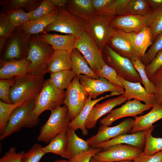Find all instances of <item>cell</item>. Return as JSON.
<instances>
[{"instance_id": "cell-1", "label": "cell", "mask_w": 162, "mask_h": 162, "mask_svg": "<svg viewBox=\"0 0 162 162\" xmlns=\"http://www.w3.org/2000/svg\"><path fill=\"white\" fill-rule=\"evenodd\" d=\"M46 80L44 76L27 74L12 79L10 93L11 104L26 103L34 100Z\"/></svg>"}, {"instance_id": "cell-2", "label": "cell", "mask_w": 162, "mask_h": 162, "mask_svg": "<svg viewBox=\"0 0 162 162\" xmlns=\"http://www.w3.org/2000/svg\"><path fill=\"white\" fill-rule=\"evenodd\" d=\"M39 34L30 35L29 48L26 59L31 62L27 74L44 76L47 73L49 63L54 52Z\"/></svg>"}, {"instance_id": "cell-3", "label": "cell", "mask_w": 162, "mask_h": 162, "mask_svg": "<svg viewBox=\"0 0 162 162\" xmlns=\"http://www.w3.org/2000/svg\"><path fill=\"white\" fill-rule=\"evenodd\" d=\"M35 106V100L24 103L16 108L12 113L5 130L0 135L2 140L22 128H32L39 122L38 117L33 113Z\"/></svg>"}, {"instance_id": "cell-4", "label": "cell", "mask_w": 162, "mask_h": 162, "mask_svg": "<svg viewBox=\"0 0 162 162\" xmlns=\"http://www.w3.org/2000/svg\"><path fill=\"white\" fill-rule=\"evenodd\" d=\"M70 120L66 106L52 110L48 119L40 129L37 141L49 143L58 134L67 131Z\"/></svg>"}, {"instance_id": "cell-5", "label": "cell", "mask_w": 162, "mask_h": 162, "mask_svg": "<svg viewBox=\"0 0 162 162\" xmlns=\"http://www.w3.org/2000/svg\"><path fill=\"white\" fill-rule=\"evenodd\" d=\"M51 31L73 34L79 37L87 31V22L71 14L65 8H59L55 20L44 28L41 34Z\"/></svg>"}, {"instance_id": "cell-6", "label": "cell", "mask_w": 162, "mask_h": 162, "mask_svg": "<svg viewBox=\"0 0 162 162\" xmlns=\"http://www.w3.org/2000/svg\"><path fill=\"white\" fill-rule=\"evenodd\" d=\"M66 91L57 88L50 79L46 80L41 91L35 99L34 115L38 117L46 110L50 111L64 104Z\"/></svg>"}, {"instance_id": "cell-7", "label": "cell", "mask_w": 162, "mask_h": 162, "mask_svg": "<svg viewBox=\"0 0 162 162\" xmlns=\"http://www.w3.org/2000/svg\"><path fill=\"white\" fill-rule=\"evenodd\" d=\"M30 35L20 27L16 28L13 33L7 38L1 53L2 54L1 59L8 61L26 58L29 48Z\"/></svg>"}, {"instance_id": "cell-8", "label": "cell", "mask_w": 162, "mask_h": 162, "mask_svg": "<svg viewBox=\"0 0 162 162\" xmlns=\"http://www.w3.org/2000/svg\"><path fill=\"white\" fill-rule=\"evenodd\" d=\"M102 52L105 63L119 76L129 82L141 83L140 76L131 60L116 53L107 44Z\"/></svg>"}, {"instance_id": "cell-9", "label": "cell", "mask_w": 162, "mask_h": 162, "mask_svg": "<svg viewBox=\"0 0 162 162\" xmlns=\"http://www.w3.org/2000/svg\"><path fill=\"white\" fill-rule=\"evenodd\" d=\"M64 104L67 107L71 121L74 119L85 106L88 96L76 75L66 89Z\"/></svg>"}, {"instance_id": "cell-10", "label": "cell", "mask_w": 162, "mask_h": 162, "mask_svg": "<svg viewBox=\"0 0 162 162\" xmlns=\"http://www.w3.org/2000/svg\"><path fill=\"white\" fill-rule=\"evenodd\" d=\"M75 48L80 51L95 72L105 64L102 51L87 31L77 37Z\"/></svg>"}, {"instance_id": "cell-11", "label": "cell", "mask_w": 162, "mask_h": 162, "mask_svg": "<svg viewBox=\"0 0 162 162\" xmlns=\"http://www.w3.org/2000/svg\"><path fill=\"white\" fill-rule=\"evenodd\" d=\"M144 149L132 146L118 144L111 146L98 152L93 157L102 162L132 161L143 152Z\"/></svg>"}, {"instance_id": "cell-12", "label": "cell", "mask_w": 162, "mask_h": 162, "mask_svg": "<svg viewBox=\"0 0 162 162\" xmlns=\"http://www.w3.org/2000/svg\"><path fill=\"white\" fill-rule=\"evenodd\" d=\"M153 105H147L140 101L134 100H128L118 108L112 110L100 120L101 125L109 126L122 118L133 117L134 118L143 112L152 108Z\"/></svg>"}, {"instance_id": "cell-13", "label": "cell", "mask_w": 162, "mask_h": 162, "mask_svg": "<svg viewBox=\"0 0 162 162\" xmlns=\"http://www.w3.org/2000/svg\"><path fill=\"white\" fill-rule=\"evenodd\" d=\"M134 123V119L128 118L113 127L101 125L97 133L86 140L91 146L130 132Z\"/></svg>"}, {"instance_id": "cell-14", "label": "cell", "mask_w": 162, "mask_h": 162, "mask_svg": "<svg viewBox=\"0 0 162 162\" xmlns=\"http://www.w3.org/2000/svg\"><path fill=\"white\" fill-rule=\"evenodd\" d=\"M79 79L86 94L92 99H96L100 95L107 92H117L123 94L124 92V88L114 85L102 77L92 79L82 74L80 75Z\"/></svg>"}, {"instance_id": "cell-15", "label": "cell", "mask_w": 162, "mask_h": 162, "mask_svg": "<svg viewBox=\"0 0 162 162\" xmlns=\"http://www.w3.org/2000/svg\"><path fill=\"white\" fill-rule=\"evenodd\" d=\"M110 20L94 15L87 22V32L102 51L107 44L112 27Z\"/></svg>"}, {"instance_id": "cell-16", "label": "cell", "mask_w": 162, "mask_h": 162, "mask_svg": "<svg viewBox=\"0 0 162 162\" xmlns=\"http://www.w3.org/2000/svg\"><path fill=\"white\" fill-rule=\"evenodd\" d=\"M112 28L126 33H137L149 26V15L125 14L116 15L110 21Z\"/></svg>"}, {"instance_id": "cell-17", "label": "cell", "mask_w": 162, "mask_h": 162, "mask_svg": "<svg viewBox=\"0 0 162 162\" xmlns=\"http://www.w3.org/2000/svg\"><path fill=\"white\" fill-rule=\"evenodd\" d=\"M107 44L116 53L131 61L141 58L131 42L118 29L112 28Z\"/></svg>"}, {"instance_id": "cell-18", "label": "cell", "mask_w": 162, "mask_h": 162, "mask_svg": "<svg viewBox=\"0 0 162 162\" xmlns=\"http://www.w3.org/2000/svg\"><path fill=\"white\" fill-rule=\"evenodd\" d=\"M128 100V99L122 94L117 97L108 99L102 103H97L92 108L86 121V128L88 129L94 128L101 117L109 113L115 107Z\"/></svg>"}, {"instance_id": "cell-19", "label": "cell", "mask_w": 162, "mask_h": 162, "mask_svg": "<svg viewBox=\"0 0 162 162\" xmlns=\"http://www.w3.org/2000/svg\"><path fill=\"white\" fill-rule=\"evenodd\" d=\"M119 78L124 86V92L123 94L129 100L133 99L142 101L147 105L154 106L156 103L154 94L148 93L141 85L140 82H129L119 76Z\"/></svg>"}, {"instance_id": "cell-20", "label": "cell", "mask_w": 162, "mask_h": 162, "mask_svg": "<svg viewBox=\"0 0 162 162\" xmlns=\"http://www.w3.org/2000/svg\"><path fill=\"white\" fill-rule=\"evenodd\" d=\"M145 131H139L131 134H124L108 140L99 143L92 146L104 150L118 144H127L143 148L146 142Z\"/></svg>"}, {"instance_id": "cell-21", "label": "cell", "mask_w": 162, "mask_h": 162, "mask_svg": "<svg viewBox=\"0 0 162 162\" xmlns=\"http://www.w3.org/2000/svg\"><path fill=\"white\" fill-rule=\"evenodd\" d=\"M31 63L26 58L8 61L0 59V79H10L26 74Z\"/></svg>"}, {"instance_id": "cell-22", "label": "cell", "mask_w": 162, "mask_h": 162, "mask_svg": "<svg viewBox=\"0 0 162 162\" xmlns=\"http://www.w3.org/2000/svg\"><path fill=\"white\" fill-rule=\"evenodd\" d=\"M122 94L117 92H112L109 94L102 96L99 98L92 100L88 97L86 103L83 109L79 115L74 120L70 121L69 128L75 130L80 129L81 130L82 134L86 136L88 134V131L85 125L86 121L92 107L97 103L107 98L115 95Z\"/></svg>"}, {"instance_id": "cell-23", "label": "cell", "mask_w": 162, "mask_h": 162, "mask_svg": "<svg viewBox=\"0 0 162 162\" xmlns=\"http://www.w3.org/2000/svg\"><path fill=\"white\" fill-rule=\"evenodd\" d=\"M40 35L54 50L65 51L70 53L75 48L77 38L76 36L71 34L60 35L47 33Z\"/></svg>"}, {"instance_id": "cell-24", "label": "cell", "mask_w": 162, "mask_h": 162, "mask_svg": "<svg viewBox=\"0 0 162 162\" xmlns=\"http://www.w3.org/2000/svg\"><path fill=\"white\" fill-rule=\"evenodd\" d=\"M120 30L131 42L141 57L146 53L148 47L153 43L151 32L148 27H145L137 33H126Z\"/></svg>"}, {"instance_id": "cell-25", "label": "cell", "mask_w": 162, "mask_h": 162, "mask_svg": "<svg viewBox=\"0 0 162 162\" xmlns=\"http://www.w3.org/2000/svg\"><path fill=\"white\" fill-rule=\"evenodd\" d=\"M152 10L146 0H122L116 9V15H148Z\"/></svg>"}, {"instance_id": "cell-26", "label": "cell", "mask_w": 162, "mask_h": 162, "mask_svg": "<svg viewBox=\"0 0 162 162\" xmlns=\"http://www.w3.org/2000/svg\"><path fill=\"white\" fill-rule=\"evenodd\" d=\"M147 113L137 116L130 131L131 134L139 131H145L153 127V124L162 119V106L156 103Z\"/></svg>"}, {"instance_id": "cell-27", "label": "cell", "mask_w": 162, "mask_h": 162, "mask_svg": "<svg viewBox=\"0 0 162 162\" xmlns=\"http://www.w3.org/2000/svg\"><path fill=\"white\" fill-rule=\"evenodd\" d=\"M65 8L71 14L86 22L95 15L92 0H68Z\"/></svg>"}, {"instance_id": "cell-28", "label": "cell", "mask_w": 162, "mask_h": 162, "mask_svg": "<svg viewBox=\"0 0 162 162\" xmlns=\"http://www.w3.org/2000/svg\"><path fill=\"white\" fill-rule=\"evenodd\" d=\"M72 68L69 52L65 51L55 50L49 63L47 72L51 74L60 71L71 70Z\"/></svg>"}, {"instance_id": "cell-29", "label": "cell", "mask_w": 162, "mask_h": 162, "mask_svg": "<svg viewBox=\"0 0 162 162\" xmlns=\"http://www.w3.org/2000/svg\"><path fill=\"white\" fill-rule=\"evenodd\" d=\"M72 61V70L80 77L83 74L92 79H98L99 76L90 68L84 57L78 49L75 48L70 53Z\"/></svg>"}, {"instance_id": "cell-30", "label": "cell", "mask_w": 162, "mask_h": 162, "mask_svg": "<svg viewBox=\"0 0 162 162\" xmlns=\"http://www.w3.org/2000/svg\"><path fill=\"white\" fill-rule=\"evenodd\" d=\"M67 132L58 134L50 140L46 146L43 147V150L45 154L52 153L68 159L70 158L68 151Z\"/></svg>"}, {"instance_id": "cell-31", "label": "cell", "mask_w": 162, "mask_h": 162, "mask_svg": "<svg viewBox=\"0 0 162 162\" xmlns=\"http://www.w3.org/2000/svg\"><path fill=\"white\" fill-rule=\"evenodd\" d=\"M58 8L51 13L36 19L31 20L20 27L30 35L42 33L47 26L55 19Z\"/></svg>"}, {"instance_id": "cell-32", "label": "cell", "mask_w": 162, "mask_h": 162, "mask_svg": "<svg viewBox=\"0 0 162 162\" xmlns=\"http://www.w3.org/2000/svg\"><path fill=\"white\" fill-rule=\"evenodd\" d=\"M118 0H92L95 15L111 20L116 15Z\"/></svg>"}, {"instance_id": "cell-33", "label": "cell", "mask_w": 162, "mask_h": 162, "mask_svg": "<svg viewBox=\"0 0 162 162\" xmlns=\"http://www.w3.org/2000/svg\"><path fill=\"white\" fill-rule=\"evenodd\" d=\"M75 131L69 128L67 132L68 139V151L70 158L88 150L91 147L87 141L79 137Z\"/></svg>"}, {"instance_id": "cell-34", "label": "cell", "mask_w": 162, "mask_h": 162, "mask_svg": "<svg viewBox=\"0 0 162 162\" xmlns=\"http://www.w3.org/2000/svg\"><path fill=\"white\" fill-rule=\"evenodd\" d=\"M41 0H1V11L6 13L17 8H21L27 13L36 9L40 4Z\"/></svg>"}, {"instance_id": "cell-35", "label": "cell", "mask_w": 162, "mask_h": 162, "mask_svg": "<svg viewBox=\"0 0 162 162\" xmlns=\"http://www.w3.org/2000/svg\"><path fill=\"white\" fill-rule=\"evenodd\" d=\"M76 75L71 70H63L50 74V79L59 89H67Z\"/></svg>"}, {"instance_id": "cell-36", "label": "cell", "mask_w": 162, "mask_h": 162, "mask_svg": "<svg viewBox=\"0 0 162 162\" xmlns=\"http://www.w3.org/2000/svg\"><path fill=\"white\" fill-rule=\"evenodd\" d=\"M154 126L145 130L146 142L143 153L148 155H153L162 151V138H157L151 134Z\"/></svg>"}, {"instance_id": "cell-37", "label": "cell", "mask_w": 162, "mask_h": 162, "mask_svg": "<svg viewBox=\"0 0 162 162\" xmlns=\"http://www.w3.org/2000/svg\"><path fill=\"white\" fill-rule=\"evenodd\" d=\"M154 42L162 32V8L152 10L149 15V26Z\"/></svg>"}, {"instance_id": "cell-38", "label": "cell", "mask_w": 162, "mask_h": 162, "mask_svg": "<svg viewBox=\"0 0 162 162\" xmlns=\"http://www.w3.org/2000/svg\"><path fill=\"white\" fill-rule=\"evenodd\" d=\"M24 103L16 104L6 103L0 100V133H4L10 116L14 110Z\"/></svg>"}, {"instance_id": "cell-39", "label": "cell", "mask_w": 162, "mask_h": 162, "mask_svg": "<svg viewBox=\"0 0 162 162\" xmlns=\"http://www.w3.org/2000/svg\"><path fill=\"white\" fill-rule=\"evenodd\" d=\"M131 62L140 76L141 83L146 91L150 94H154L155 88L147 75L145 70L146 66L142 62L140 59L132 60Z\"/></svg>"}, {"instance_id": "cell-40", "label": "cell", "mask_w": 162, "mask_h": 162, "mask_svg": "<svg viewBox=\"0 0 162 162\" xmlns=\"http://www.w3.org/2000/svg\"><path fill=\"white\" fill-rule=\"evenodd\" d=\"M6 13L9 21L16 28L31 21L27 12L21 8L11 10Z\"/></svg>"}, {"instance_id": "cell-41", "label": "cell", "mask_w": 162, "mask_h": 162, "mask_svg": "<svg viewBox=\"0 0 162 162\" xmlns=\"http://www.w3.org/2000/svg\"><path fill=\"white\" fill-rule=\"evenodd\" d=\"M57 8L52 4L51 0H44L36 9L27 14L30 20H33L51 13Z\"/></svg>"}, {"instance_id": "cell-42", "label": "cell", "mask_w": 162, "mask_h": 162, "mask_svg": "<svg viewBox=\"0 0 162 162\" xmlns=\"http://www.w3.org/2000/svg\"><path fill=\"white\" fill-rule=\"evenodd\" d=\"M95 73L99 77L104 78L112 84L124 88V86L120 80L116 72L106 63L101 69Z\"/></svg>"}, {"instance_id": "cell-43", "label": "cell", "mask_w": 162, "mask_h": 162, "mask_svg": "<svg viewBox=\"0 0 162 162\" xmlns=\"http://www.w3.org/2000/svg\"><path fill=\"white\" fill-rule=\"evenodd\" d=\"M162 50V32L157 38L148 50L141 58L142 62L146 66L148 65L157 53Z\"/></svg>"}, {"instance_id": "cell-44", "label": "cell", "mask_w": 162, "mask_h": 162, "mask_svg": "<svg viewBox=\"0 0 162 162\" xmlns=\"http://www.w3.org/2000/svg\"><path fill=\"white\" fill-rule=\"evenodd\" d=\"M43 148L40 144H34L28 152L25 153L21 162H39L46 154Z\"/></svg>"}, {"instance_id": "cell-45", "label": "cell", "mask_w": 162, "mask_h": 162, "mask_svg": "<svg viewBox=\"0 0 162 162\" xmlns=\"http://www.w3.org/2000/svg\"><path fill=\"white\" fill-rule=\"evenodd\" d=\"M150 80L155 88L154 95L157 103L162 106V67L154 74Z\"/></svg>"}, {"instance_id": "cell-46", "label": "cell", "mask_w": 162, "mask_h": 162, "mask_svg": "<svg viewBox=\"0 0 162 162\" xmlns=\"http://www.w3.org/2000/svg\"><path fill=\"white\" fill-rule=\"evenodd\" d=\"M16 29L9 21L6 14L2 11L0 13V36L8 38Z\"/></svg>"}, {"instance_id": "cell-47", "label": "cell", "mask_w": 162, "mask_h": 162, "mask_svg": "<svg viewBox=\"0 0 162 162\" xmlns=\"http://www.w3.org/2000/svg\"><path fill=\"white\" fill-rule=\"evenodd\" d=\"M102 149L91 147L88 150L71 157L68 159V162H90L92 158Z\"/></svg>"}, {"instance_id": "cell-48", "label": "cell", "mask_w": 162, "mask_h": 162, "mask_svg": "<svg viewBox=\"0 0 162 162\" xmlns=\"http://www.w3.org/2000/svg\"><path fill=\"white\" fill-rule=\"evenodd\" d=\"M162 67V50L159 51L150 63L146 67V72L150 79L160 68Z\"/></svg>"}, {"instance_id": "cell-49", "label": "cell", "mask_w": 162, "mask_h": 162, "mask_svg": "<svg viewBox=\"0 0 162 162\" xmlns=\"http://www.w3.org/2000/svg\"><path fill=\"white\" fill-rule=\"evenodd\" d=\"M12 79L0 80V99L3 102L10 104V93Z\"/></svg>"}, {"instance_id": "cell-50", "label": "cell", "mask_w": 162, "mask_h": 162, "mask_svg": "<svg viewBox=\"0 0 162 162\" xmlns=\"http://www.w3.org/2000/svg\"><path fill=\"white\" fill-rule=\"evenodd\" d=\"M25 153L23 151L17 153L15 147L11 148L0 159V162H21Z\"/></svg>"}, {"instance_id": "cell-51", "label": "cell", "mask_w": 162, "mask_h": 162, "mask_svg": "<svg viewBox=\"0 0 162 162\" xmlns=\"http://www.w3.org/2000/svg\"><path fill=\"white\" fill-rule=\"evenodd\" d=\"M131 162H162V151L152 155L142 153Z\"/></svg>"}, {"instance_id": "cell-52", "label": "cell", "mask_w": 162, "mask_h": 162, "mask_svg": "<svg viewBox=\"0 0 162 162\" xmlns=\"http://www.w3.org/2000/svg\"><path fill=\"white\" fill-rule=\"evenodd\" d=\"M152 10H156L162 8V0H146Z\"/></svg>"}, {"instance_id": "cell-53", "label": "cell", "mask_w": 162, "mask_h": 162, "mask_svg": "<svg viewBox=\"0 0 162 162\" xmlns=\"http://www.w3.org/2000/svg\"><path fill=\"white\" fill-rule=\"evenodd\" d=\"M51 1L52 4L58 8L62 7L65 8L68 2V0H51Z\"/></svg>"}, {"instance_id": "cell-54", "label": "cell", "mask_w": 162, "mask_h": 162, "mask_svg": "<svg viewBox=\"0 0 162 162\" xmlns=\"http://www.w3.org/2000/svg\"><path fill=\"white\" fill-rule=\"evenodd\" d=\"M7 38L0 36V54H1L5 44Z\"/></svg>"}, {"instance_id": "cell-55", "label": "cell", "mask_w": 162, "mask_h": 162, "mask_svg": "<svg viewBox=\"0 0 162 162\" xmlns=\"http://www.w3.org/2000/svg\"><path fill=\"white\" fill-rule=\"evenodd\" d=\"M131 161L130 160H125V161H122L120 162H131ZM90 162H101L99 161H98L95 159H94L93 157H92L91 158V160H90Z\"/></svg>"}, {"instance_id": "cell-56", "label": "cell", "mask_w": 162, "mask_h": 162, "mask_svg": "<svg viewBox=\"0 0 162 162\" xmlns=\"http://www.w3.org/2000/svg\"><path fill=\"white\" fill-rule=\"evenodd\" d=\"M54 162H68V160H56Z\"/></svg>"}]
</instances>
